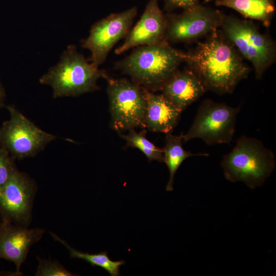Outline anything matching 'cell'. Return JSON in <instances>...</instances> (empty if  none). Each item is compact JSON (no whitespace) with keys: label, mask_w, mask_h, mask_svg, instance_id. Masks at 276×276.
I'll use <instances>...</instances> for the list:
<instances>
[{"label":"cell","mask_w":276,"mask_h":276,"mask_svg":"<svg viewBox=\"0 0 276 276\" xmlns=\"http://www.w3.org/2000/svg\"><path fill=\"white\" fill-rule=\"evenodd\" d=\"M166 19L157 0H150L140 20L128 32L124 43L116 49L121 54L130 48L154 44L163 39Z\"/></svg>","instance_id":"obj_13"},{"label":"cell","mask_w":276,"mask_h":276,"mask_svg":"<svg viewBox=\"0 0 276 276\" xmlns=\"http://www.w3.org/2000/svg\"><path fill=\"white\" fill-rule=\"evenodd\" d=\"M144 90L146 105L143 128L153 132L171 133L182 111L162 94H155L145 88Z\"/></svg>","instance_id":"obj_14"},{"label":"cell","mask_w":276,"mask_h":276,"mask_svg":"<svg viewBox=\"0 0 276 276\" xmlns=\"http://www.w3.org/2000/svg\"><path fill=\"white\" fill-rule=\"evenodd\" d=\"M212 0H205V2H209Z\"/></svg>","instance_id":"obj_24"},{"label":"cell","mask_w":276,"mask_h":276,"mask_svg":"<svg viewBox=\"0 0 276 276\" xmlns=\"http://www.w3.org/2000/svg\"><path fill=\"white\" fill-rule=\"evenodd\" d=\"M136 13V8L133 7L111 14L92 26L88 37L82 44L83 48L91 53V63L99 67L104 62L112 47L129 32Z\"/></svg>","instance_id":"obj_10"},{"label":"cell","mask_w":276,"mask_h":276,"mask_svg":"<svg viewBox=\"0 0 276 276\" xmlns=\"http://www.w3.org/2000/svg\"><path fill=\"white\" fill-rule=\"evenodd\" d=\"M147 130L144 129L140 132H137L134 129L128 130L127 134L118 133L120 136L126 142V147L138 149L147 157L149 162L156 160L164 162V154L163 148H159L146 136Z\"/></svg>","instance_id":"obj_19"},{"label":"cell","mask_w":276,"mask_h":276,"mask_svg":"<svg viewBox=\"0 0 276 276\" xmlns=\"http://www.w3.org/2000/svg\"><path fill=\"white\" fill-rule=\"evenodd\" d=\"M55 240L59 241L69 251L72 258L83 260L90 263L93 266H99L107 271L111 276L120 275V267L125 263L124 260L114 261L110 259L106 251L98 254H89L77 250L72 247L65 241L56 234L50 233Z\"/></svg>","instance_id":"obj_18"},{"label":"cell","mask_w":276,"mask_h":276,"mask_svg":"<svg viewBox=\"0 0 276 276\" xmlns=\"http://www.w3.org/2000/svg\"><path fill=\"white\" fill-rule=\"evenodd\" d=\"M5 97V89L0 81V107L4 105V101Z\"/></svg>","instance_id":"obj_23"},{"label":"cell","mask_w":276,"mask_h":276,"mask_svg":"<svg viewBox=\"0 0 276 276\" xmlns=\"http://www.w3.org/2000/svg\"><path fill=\"white\" fill-rule=\"evenodd\" d=\"M224 175L232 182L240 181L255 189L263 184L275 168L274 155L259 140L242 135L221 161Z\"/></svg>","instance_id":"obj_3"},{"label":"cell","mask_w":276,"mask_h":276,"mask_svg":"<svg viewBox=\"0 0 276 276\" xmlns=\"http://www.w3.org/2000/svg\"><path fill=\"white\" fill-rule=\"evenodd\" d=\"M215 4L233 9L245 17L260 21L266 27L270 26L275 10L273 0H217Z\"/></svg>","instance_id":"obj_16"},{"label":"cell","mask_w":276,"mask_h":276,"mask_svg":"<svg viewBox=\"0 0 276 276\" xmlns=\"http://www.w3.org/2000/svg\"><path fill=\"white\" fill-rule=\"evenodd\" d=\"M35 189L33 180L26 173L16 170L0 188L2 219L26 226L31 221Z\"/></svg>","instance_id":"obj_11"},{"label":"cell","mask_w":276,"mask_h":276,"mask_svg":"<svg viewBox=\"0 0 276 276\" xmlns=\"http://www.w3.org/2000/svg\"><path fill=\"white\" fill-rule=\"evenodd\" d=\"M105 74L89 62L75 45H70L59 62L43 75L39 82L51 86L54 98L75 97L98 89L97 81Z\"/></svg>","instance_id":"obj_4"},{"label":"cell","mask_w":276,"mask_h":276,"mask_svg":"<svg viewBox=\"0 0 276 276\" xmlns=\"http://www.w3.org/2000/svg\"><path fill=\"white\" fill-rule=\"evenodd\" d=\"M166 7L169 8L187 9L199 4L198 0H165Z\"/></svg>","instance_id":"obj_22"},{"label":"cell","mask_w":276,"mask_h":276,"mask_svg":"<svg viewBox=\"0 0 276 276\" xmlns=\"http://www.w3.org/2000/svg\"><path fill=\"white\" fill-rule=\"evenodd\" d=\"M40 228H28L2 219L0 223V259L14 263L16 274H20V266L25 262L30 247L42 237Z\"/></svg>","instance_id":"obj_12"},{"label":"cell","mask_w":276,"mask_h":276,"mask_svg":"<svg viewBox=\"0 0 276 276\" xmlns=\"http://www.w3.org/2000/svg\"><path fill=\"white\" fill-rule=\"evenodd\" d=\"M10 118L0 127V145L14 159L34 156L56 136L29 120L13 106H7Z\"/></svg>","instance_id":"obj_8"},{"label":"cell","mask_w":276,"mask_h":276,"mask_svg":"<svg viewBox=\"0 0 276 276\" xmlns=\"http://www.w3.org/2000/svg\"><path fill=\"white\" fill-rule=\"evenodd\" d=\"M182 133L174 135L171 133H167L165 136V145L163 148L164 162L169 171V179L166 187L167 191H172L175 175L183 162L193 156H208V153H193L186 151L182 147Z\"/></svg>","instance_id":"obj_17"},{"label":"cell","mask_w":276,"mask_h":276,"mask_svg":"<svg viewBox=\"0 0 276 276\" xmlns=\"http://www.w3.org/2000/svg\"><path fill=\"white\" fill-rule=\"evenodd\" d=\"M223 14L198 4L178 15L166 18L163 39L171 42H187L210 35L221 27Z\"/></svg>","instance_id":"obj_9"},{"label":"cell","mask_w":276,"mask_h":276,"mask_svg":"<svg viewBox=\"0 0 276 276\" xmlns=\"http://www.w3.org/2000/svg\"><path fill=\"white\" fill-rule=\"evenodd\" d=\"M218 31L186 53L185 62L206 91L223 95L233 93L238 84L247 77L250 69L234 45Z\"/></svg>","instance_id":"obj_1"},{"label":"cell","mask_w":276,"mask_h":276,"mask_svg":"<svg viewBox=\"0 0 276 276\" xmlns=\"http://www.w3.org/2000/svg\"><path fill=\"white\" fill-rule=\"evenodd\" d=\"M186 53L163 39L154 44L136 47L116 67L130 76L132 81L151 91L160 90L185 62Z\"/></svg>","instance_id":"obj_2"},{"label":"cell","mask_w":276,"mask_h":276,"mask_svg":"<svg viewBox=\"0 0 276 276\" xmlns=\"http://www.w3.org/2000/svg\"><path fill=\"white\" fill-rule=\"evenodd\" d=\"M38 265L36 276H71L76 275L65 269L58 262L49 261L37 258Z\"/></svg>","instance_id":"obj_20"},{"label":"cell","mask_w":276,"mask_h":276,"mask_svg":"<svg viewBox=\"0 0 276 276\" xmlns=\"http://www.w3.org/2000/svg\"><path fill=\"white\" fill-rule=\"evenodd\" d=\"M162 95L182 112L206 91L190 69L178 71L163 86Z\"/></svg>","instance_id":"obj_15"},{"label":"cell","mask_w":276,"mask_h":276,"mask_svg":"<svg viewBox=\"0 0 276 276\" xmlns=\"http://www.w3.org/2000/svg\"><path fill=\"white\" fill-rule=\"evenodd\" d=\"M221 27L223 35L242 57L251 63L256 78L261 79L275 60V45L272 39L262 33L251 21L233 16L224 15Z\"/></svg>","instance_id":"obj_5"},{"label":"cell","mask_w":276,"mask_h":276,"mask_svg":"<svg viewBox=\"0 0 276 276\" xmlns=\"http://www.w3.org/2000/svg\"><path fill=\"white\" fill-rule=\"evenodd\" d=\"M240 106L232 107L223 103L205 99L199 106L193 122L182 141L201 139L209 145L229 143L235 133Z\"/></svg>","instance_id":"obj_7"},{"label":"cell","mask_w":276,"mask_h":276,"mask_svg":"<svg viewBox=\"0 0 276 276\" xmlns=\"http://www.w3.org/2000/svg\"><path fill=\"white\" fill-rule=\"evenodd\" d=\"M16 170L14 159L0 145V188L7 182Z\"/></svg>","instance_id":"obj_21"},{"label":"cell","mask_w":276,"mask_h":276,"mask_svg":"<svg viewBox=\"0 0 276 276\" xmlns=\"http://www.w3.org/2000/svg\"><path fill=\"white\" fill-rule=\"evenodd\" d=\"M107 93L111 116L110 127L118 133L143 128L146 100L144 88L126 79H115L106 74Z\"/></svg>","instance_id":"obj_6"}]
</instances>
